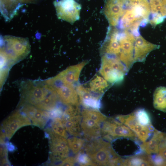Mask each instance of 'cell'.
<instances>
[{
    "instance_id": "1",
    "label": "cell",
    "mask_w": 166,
    "mask_h": 166,
    "mask_svg": "<svg viewBox=\"0 0 166 166\" xmlns=\"http://www.w3.org/2000/svg\"><path fill=\"white\" fill-rule=\"evenodd\" d=\"M1 67L12 65L25 58L30 51L28 39L25 38L6 35L0 38Z\"/></svg>"
},
{
    "instance_id": "2",
    "label": "cell",
    "mask_w": 166,
    "mask_h": 166,
    "mask_svg": "<svg viewBox=\"0 0 166 166\" xmlns=\"http://www.w3.org/2000/svg\"><path fill=\"white\" fill-rule=\"evenodd\" d=\"M84 152L95 166L122 165L123 160L113 150L110 143L101 138L89 140Z\"/></svg>"
},
{
    "instance_id": "3",
    "label": "cell",
    "mask_w": 166,
    "mask_h": 166,
    "mask_svg": "<svg viewBox=\"0 0 166 166\" xmlns=\"http://www.w3.org/2000/svg\"><path fill=\"white\" fill-rule=\"evenodd\" d=\"M128 71L119 57L103 54L99 72L103 77L111 85L121 82Z\"/></svg>"
},
{
    "instance_id": "4",
    "label": "cell",
    "mask_w": 166,
    "mask_h": 166,
    "mask_svg": "<svg viewBox=\"0 0 166 166\" xmlns=\"http://www.w3.org/2000/svg\"><path fill=\"white\" fill-rule=\"evenodd\" d=\"M81 128L82 134L88 140L98 138L101 135L103 122L107 119L97 109L85 108L81 112Z\"/></svg>"
},
{
    "instance_id": "5",
    "label": "cell",
    "mask_w": 166,
    "mask_h": 166,
    "mask_svg": "<svg viewBox=\"0 0 166 166\" xmlns=\"http://www.w3.org/2000/svg\"><path fill=\"white\" fill-rule=\"evenodd\" d=\"M32 125L30 119L21 111L12 113L2 123L0 128V142L5 143L6 139L10 140L15 132L22 127Z\"/></svg>"
},
{
    "instance_id": "6",
    "label": "cell",
    "mask_w": 166,
    "mask_h": 166,
    "mask_svg": "<svg viewBox=\"0 0 166 166\" xmlns=\"http://www.w3.org/2000/svg\"><path fill=\"white\" fill-rule=\"evenodd\" d=\"M45 134L49 140L50 160L52 163L61 162L69 154L67 139L49 128L46 130Z\"/></svg>"
},
{
    "instance_id": "7",
    "label": "cell",
    "mask_w": 166,
    "mask_h": 166,
    "mask_svg": "<svg viewBox=\"0 0 166 166\" xmlns=\"http://www.w3.org/2000/svg\"><path fill=\"white\" fill-rule=\"evenodd\" d=\"M23 87L22 101L24 104L34 106L40 103L53 91V88L46 83L29 82Z\"/></svg>"
},
{
    "instance_id": "8",
    "label": "cell",
    "mask_w": 166,
    "mask_h": 166,
    "mask_svg": "<svg viewBox=\"0 0 166 166\" xmlns=\"http://www.w3.org/2000/svg\"><path fill=\"white\" fill-rule=\"evenodd\" d=\"M119 30L118 38L120 48L119 57L129 71L135 62L134 49L136 37L126 30Z\"/></svg>"
},
{
    "instance_id": "9",
    "label": "cell",
    "mask_w": 166,
    "mask_h": 166,
    "mask_svg": "<svg viewBox=\"0 0 166 166\" xmlns=\"http://www.w3.org/2000/svg\"><path fill=\"white\" fill-rule=\"evenodd\" d=\"M101 135L108 140L121 137L134 138L137 137L130 128L115 118L107 119L105 121L102 126Z\"/></svg>"
},
{
    "instance_id": "10",
    "label": "cell",
    "mask_w": 166,
    "mask_h": 166,
    "mask_svg": "<svg viewBox=\"0 0 166 166\" xmlns=\"http://www.w3.org/2000/svg\"><path fill=\"white\" fill-rule=\"evenodd\" d=\"M46 81L54 90L62 103L67 106H79V97L74 85L64 83L53 78Z\"/></svg>"
},
{
    "instance_id": "11",
    "label": "cell",
    "mask_w": 166,
    "mask_h": 166,
    "mask_svg": "<svg viewBox=\"0 0 166 166\" xmlns=\"http://www.w3.org/2000/svg\"><path fill=\"white\" fill-rule=\"evenodd\" d=\"M53 4L58 19L71 24L79 19L81 7L75 0H55Z\"/></svg>"
},
{
    "instance_id": "12",
    "label": "cell",
    "mask_w": 166,
    "mask_h": 166,
    "mask_svg": "<svg viewBox=\"0 0 166 166\" xmlns=\"http://www.w3.org/2000/svg\"><path fill=\"white\" fill-rule=\"evenodd\" d=\"M61 118L67 132L73 136H81L82 115L78 106H67Z\"/></svg>"
},
{
    "instance_id": "13",
    "label": "cell",
    "mask_w": 166,
    "mask_h": 166,
    "mask_svg": "<svg viewBox=\"0 0 166 166\" xmlns=\"http://www.w3.org/2000/svg\"><path fill=\"white\" fill-rule=\"evenodd\" d=\"M125 7V0H105L102 12L110 26H118Z\"/></svg>"
},
{
    "instance_id": "14",
    "label": "cell",
    "mask_w": 166,
    "mask_h": 166,
    "mask_svg": "<svg viewBox=\"0 0 166 166\" xmlns=\"http://www.w3.org/2000/svg\"><path fill=\"white\" fill-rule=\"evenodd\" d=\"M21 111L30 119L32 125L44 128L50 118L49 112L27 104H23Z\"/></svg>"
},
{
    "instance_id": "15",
    "label": "cell",
    "mask_w": 166,
    "mask_h": 166,
    "mask_svg": "<svg viewBox=\"0 0 166 166\" xmlns=\"http://www.w3.org/2000/svg\"><path fill=\"white\" fill-rule=\"evenodd\" d=\"M76 88L80 103L85 108L98 109L100 108L102 95L92 92L83 85H78Z\"/></svg>"
},
{
    "instance_id": "16",
    "label": "cell",
    "mask_w": 166,
    "mask_h": 166,
    "mask_svg": "<svg viewBox=\"0 0 166 166\" xmlns=\"http://www.w3.org/2000/svg\"><path fill=\"white\" fill-rule=\"evenodd\" d=\"M87 63V61H84L70 66L53 78L64 83L74 85L78 82L81 72Z\"/></svg>"
},
{
    "instance_id": "17",
    "label": "cell",
    "mask_w": 166,
    "mask_h": 166,
    "mask_svg": "<svg viewBox=\"0 0 166 166\" xmlns=\"http://www.w3.org/2000/svg\"><path fill=\"white\" fill-rule=\"evenodd\" d=\"M159 45L147 41L140 34L136 37L134 49L135 62H144L151 51L159 48Z\"/></svg>"
},
{
    "instance_id": "18",
    "label": "cell",
    "mask_w": 166,
    "mask_h": 166,
    "mask_svg": "<svg viewBox=\"0 0 166 166\" xmlns=\"http://www.w3.org/2000/svg\"><path fill=\"white\" fill-rule=\"evenodd\" d=\"M37 0H0V11L5 20L10 21L23 5L34 3Z\"/></svg>"
},
{
    "instance_id": "19",
    "label": "cell",
    "mask_w": 166,
    "mask_h": 166,
    "mask_svg": "<svg viewBox=\"0 0 166 166\" xmlns=\"http://www.w3.org/2000/svg\"><path fill=\"white\" fill-rule=\"evenodd\" d=\"M151 16L149 22L155 26L162 22L166 18V6L160 0H148Z\"/></svg>"
},
{
    "instance_id": "20",
    "label": "cell",
    "mask_w": 166,
    "mask_h": 166,
    "mask_svg": "<svg viewBox=\"0 0 166 166\" xmlns=\"http://www.w3.org/2000/svg\"><path fill=\"white\" fill-rule=\"evenodd\" d=\"M154 132L151 139L148 141L144 142L140 145L141 149L148 154L158 153L160 142L165 134L156 130Z\"/></svg>"
},
{
    "instance_id": "21",
    "label": "cell",
    "mask_w": 166,
    "mask_h": 166,
    "mask_svg": "<svg viewBox=\"0 0 166 166\" xmlns=\"http://www.w3.org/2000/svg\"><path fill=\"white\" fill-rule=\"evenodd\" d=\"M111 85L103 77L96 75L89 82L88 88L92 92L102 96Z\"/></svg>"
},
{
    "instance_id": "22",
    "label": "cell",
    "mask_w": 166,
    "mask_h": 166,
    "mask_svg": "<svg viewBox=\"0 0 166 166\" xmlns=\"http://www.w3.org/2000/svg\"><path fill=\"white\" fill-rule=\"evenodd\" d=\"M153 104L156 109L166 112V87L157 88L153 94Z\"/></svg>"
},
{
    "instance_id": "23",
    "label": "cell",
    "mask_w": 166,
    "mask_h": 166,
    "mask_svg": "<svg viewBox=\"0 0 166 166\" xmlns=\"http://www.w3.org/2000/svg\"><path fill=\"white\" fill-rule=\"evenodd\" d=\"M154 164L151 156L144 155L133 156L124 160L123 166H152Z\"/></svg>"
},
{
    "instance_id": "24",
    "label": "cell",
    "mask_w": 166,
    "mask_h": 166,
    "mask_svg": "<svg viewBox=\"0 0 166 166\" xmlns=\"http://www.w3.org/2000/svg\"><path fill=\"white\" fill-rule=\"evenodd\" d=\"M123 124L130 128L136 135L149 126L143 125L139 123L134 113L125 116Z\"/></svg>"
},
{
    "instance_id": "25",
    "label": "cell",
    "mask_w": 166,
    "mask_h": 166,
    "mask_svg": "<svg viewBox=\"0 0 166 166\" xmlns=\"http://www.w3.org/2000/svg\"><path fill=\"white\" fill-rule=\"evenodd\" d=\"M69 148L75 154H77L82 149L85 141L80 137L74 136L67 139Z\"/></svg>"
},
{
    "instance_id": "26",
    "label": "cell",
    "mask_w": 166,
    "mask_h": 166,
    "mask_svg": "<svg viewBox=\"0 0 166 166\" xmlns=\"http://www.w3.org/2000/svg\"><path fill=\"white\" fill-rule=\"evenodd\" d=\"M51 129L55 133L67 138V132L60 117L53 118L51 123Z\"/></svg>"
},
{
    "instance_id": "27",
    "label": "cell",
    "mask_w": 166,
    "mask_h": 166,
    "mask_svg": "<svg viewBox=\"0 0 166 166\" xmlns=\"http://www.w3.org/2000/svg\"><path fill=\"white\" fill-rule=\"evenodd\" d=\"M137 121L141 124L145 126L151 125L150 116L144 109H139L135 112Z\"/></svg>"
},
{
    "instance_id": "28",
    "label": "cell",
    "mask_w": 166,
    "mask_h": 166,
    "mask_svg": "<svg viewBox=\"0 0 166 166\" xmlns=\"http://www.w3.org/2000/svg\"><path fill=\"white\" fill-rule=\"evenodd\" d=\"M126 7H136L151 13L148 0H125Z\"/></svg>"
},
{
    "instance_id": "29",
    "label": "cell",
    "mask_w": 166,
    "mask_h": 166,
    "mask_svg": "<svg viewBox=\"0 0 166 166\" xmlns=\"http://www.w3.org/2000/svg\"><path fill=\"white\" fill-rule=\"evenodd\" d=\"M76 157L77 163L81 166H95L88 156L82 149Z\"/></svg>"
},
{
    "instance_id": "30",
    "label": "cell",
    "mask_w": 166,
    "mask_h": 166,
    "mask_svg": "<svg viewBox=\"0 0 166 166\" xmlns=\"http://www.w3.org/2000/svg\"><path fill=\"white\" fill-rule=\"evenodd\" d=\"M7 150L4 146L1 145L0 148L1 166H10V163L7 157Z\"/></svg>"
},
{
    "instance_id": "31",
    "label": "cell",
    "mask_w": 166,
    "mask_h": 166,
    "mask_svg": "<svg viewBox=\"0 0 166 166\" xmlns=\"http://www.w3.org/2000/svg\"><path fill=\"white\" fill-rule=\"evenodd\" d=\"M77 163L76 157H67L61 162L58 164V166H73Z\"/></svg>"
},
{
    "instance_id": "32",
    "label": "cell",
    "mask_w": 166,
    "mask_h": 166,
    "mask_svg": "<svg viewBox=\"0 0 166 166\" xmlns=\"http://www.w3.org/2000/svg\"><path fill=\"white\" fill-rule=\"evenodd\" d=\"M159 155L164 160L166 166V148H159Z\"/></svg>"
},
{
    "instance_id": "33",
    "label": "cell",
    "mask_w": 166,
    "mask_h": 166,
    "mask_svg": "<svg viewBox=\"0 0 166 166\" xmlns=\"http://www.w3.org/2000/svg\"><path fill=\"white\" fill-rule=\"evenodd\" d=\"M166 148V134H165L161 140L159 144V148Z\"/></svg>"
},
{
    "instance_id": "34",
    "label": "cell",
    "mask_w": 166,
    "mask_h": 166,
    "mask_svg": "<svg viewBox=\"0 0 166 166\" xmlns=\"http://www.w3.org/2000/svg\"><path fill=\"white\" fill-rule=\"evenodd\" d=\"M163 4L166 6V0H160Z\"/></svg>"
}]
</instances>
